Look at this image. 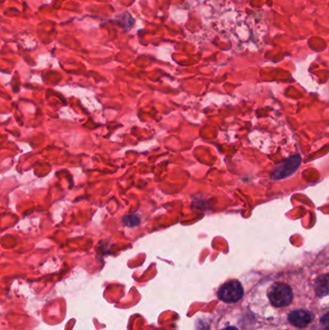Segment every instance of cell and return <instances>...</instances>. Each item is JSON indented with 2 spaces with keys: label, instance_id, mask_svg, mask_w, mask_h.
I'll return each mask as SVG.
<instances>
[{
  "label": "cell",
  "instance_id": "cell-1",
  "mask_svg": "<svg viewBox=\"0 0 329 330\" xmlns=\"http://www.w3.org/2000/svg\"><path fill=\"white\" fill-rule=\"evenodd\" d=\"M293 292L285 283H275L269 290V298L275 307H285L293 300Z\"/></svg>",
  "mask_w": 329,
  "mask_h": 330
},
{
  "label": "cell",
  "instance_id": "cell-2",
  "mask_svg": "<svg viewBox=\"0 0 329 330\" xmlns=\"http://www.w3.org/2000/svg\"><path fill=\"white\" fill-rule=\"evenodd\" d=\"M300 163H301V157L299 155L291 156L275 166L273 172L271 174V178L274 180L286 179L289 176L295 173L298 169Z\"/></svg>",
  "mask_w": 329,
  "mask_h": 330
},
{
  "label": "cell",
  "instance_id": "cell-3",
  "mask_svg": "<svg viewBox=\"0 0 329 330\" xmlns=\"http://www.w3.org/2000/svg\"><path fill=\"white\" fill-rule=\"evenodd\" d=\"M243 296V288L238 280H231L225 283L218 291V297L228 303L237 302Z\"/></svg>",
  "mask_w": 329,
  "mask_h": 330
},
{
  "label": "cell",
  "instance_id": "cell-4",
  "mask_svg": "<svg viewBox=\"0 0 329 330\" xmlns=\"http://www.w3.org/2000/svg\"><path fill=\"white\" fill-rule=\"evenodd\" d=\"M314 316L309 311L306 310H295L290 313L288 316L289 321L296 327H305L313 320Z\"/></svg>",
  "mask_w": 329,
  "mask_h": 330
},
{
  "label": "cell",
  "instance_id": "cell-5",
  "mask_svg": "<svg viewBox=\"0 0 329 330\" xmlns=\"http://www.w3.org/2000/svg\"><path fill=\"white\" fill-rule=\"evenodd\" d=\"M315 293L319 297H323L329 295V273L322 274L315 281Z\"/></svg>",
  "mask_w": 329,
  "mask_h": 330
},
{
  "label": "cell",
  "instance_id": "cell-6",
  "mask_svg": "<svg viewBox=\"0 0 329 330\" xmlns=\"http://www.w3.org/2000/svg\"><path fill=\"white\" fill-rule=\"evenodd\" d=\"M123 222L125 225L128 226V227H134V226L138 225L140 223V217L138 216H135V215H130L128 217H124Z\"/></svg>",
  "mask_w": 329,
  "mask_h": 330
},
{
  "label": "cell",
  "instance_id": "cell-7",
  "mask_svg": "<svg viewBox=\"0 0 329 330\" xmlns=\"http://www.w3.org/2000/svg\"><path fill=\"white\" fill-rule=\"evenodd\" d=\"M321 323L323 330H329V312L321 318Z\"/></svg>",
  "mask_w": 329,
  "mask_h": 330
},
{
  "label": "cell",
  "instance_id": "cell-8",
  "mask_svg": "<svg viewBox=\"0 0 329 330\" xmlns=\"http://www.w3.org/2000/svg\"><path fill=\"white\" fill-rule=\"evenodd\" d=\"M199 330H209L208 329V326L206 325V324H204V323H202L201 325H200V329Z\"/></svg>",
  "mask_w": 329,
  "mask_h": 330
},
{
  "label": "cell",
  "instance_id": "cell-9",
  "mask_svg": "<svg viewBox=\"0 0 329 330\" xmlns=\"http://www.w3.org/2000/svg\"><path fill=\"white\" fill-rule=\"evenodd\" d=\"M221 330H239L237 327H234V326H228V327H225V328H223V329Z\"/></svg>",
  "mask_w": 329,
  "mask_h": 330
}]
</instances>
